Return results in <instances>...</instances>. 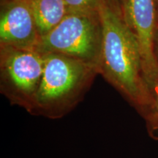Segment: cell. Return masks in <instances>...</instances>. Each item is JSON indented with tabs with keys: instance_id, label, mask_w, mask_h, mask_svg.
Instances as JSON below:
<instances>
[{
	"instance_id": "obj_1",
	"label": "cell",
	"mask_w": 158,
	"mask_h": 158,
	"mask_svg": "<svg viewBox=\"0 0 158 158\" xmlns=\"http://www.w3.org/2000/svg\"><path fill=\"white\" fill-rule=\"evenodd\" d=\"M99 13L102 41L98 73L135 108L149 135L158 140V102L144 76L137 41L111 0L102 1Z\"/></svg>"
},
{
	"instance_id": "obj_2",
	"label": "cell",
	"mask_w": 158,
	"mask_h": 158,
	"mask_svg": "<svg viewBox=\"0 0 158 158\" xmlns=\"http://www.w3.org/2000/svg\"><path fill=\"white\" fill-rule=\"evenodd\" d=\"M44 54L33 115L63 117L81 101L98 73L95 65L66 55Z\"/></svg>"
},
{
	"instance_id": "obj_3",
	"label": "cell",
	"mask_w": 158,
	"mask_h": 158,
	"mask_svg": "<svg viewBox=\"0 0 158 158\" xmlns=\"http://www.w3.org/2000/svg\"><path fill=\"white\" fill-rule=\"evenodd\" d=\"M102 41L100 13H70L50 32L40 37L36 51L66 55L98 68Z\"/></svg>"
},
{
	"instance_id": "obj_4",
	"label": "cell",
	"mask_w": 158,
	"mask_h": 158,
	"mask_svg": "<svg viewBox=\"0 0 158 158\" xmlns=\"http://www.w3.org/2000/svg\"><path fill=\"white\" fill-rule=\"evenodd\" d=\"M44 54L0 45V90L11 104L32 114L42 79Z\"/></svg>"
},
{
	"instance_id": "obj_5",
	"label": "cell",
	"mask_w": 158,
	"mask_h": 158,
	"mask_svg": "<svg viewBox=\"0 0 158 158\" xmlns=\"http://www.w3.org/2000/svg\"><path fill=\"white\" fill-rule=\"evenodd\" d=\"M119 10L124 22L137 41L144 76L154 92L158 86V59L155 54L158 19L155 2L121 0Z\"/></svg>"
},
{
	"instance_id": "obj_6",
	"label": "cell",
	"mask_w": 158,
	"mask_h": 158,
	"mask_svg": "<svg viewBox=\"0 0 158 158\" xmlns=\"http://www.w3.org/2000/svg\"><path fill=\"white\" fill-rule=\"evenodd\" d=\"M0 5V45L36 51L40 36L29 0H7Z\"/></svg>"
},
{
	"instance_id": "obj_7",
	"label": "cell",
	"mask_w": 158,
	"mask_h": 158,
	"mask_svg": "<svg viewBox=\"0 0 158 158\" xmlns=\"http://www.w3.org/2000/svg\"><path fill=\"white\" fill-rule=\"evenodd\" d=\"M37 31L43 37L70 13L64 0H29Z\"/></svg>"
},
{
	"instance_id": "obj_8",
	"label": "cell",
	"mask_w": 158,
	"mask_h": 158,
	"mask_svg": "<svg viewBox=\"0 0 158 158\" xmlns=\"http://www.w3.org/2000/svg\"><path fill=\"white\" fill-rule=\"evenodd\" d=\"M70 13L99 15L103 0H64Z\"/></svg>"
},
{
	"instance_id": "obj_9",
	"label": "cell",
	"mask_w": 158,
	"mask_h": 158,
	"mask_svg": "<svg viewBox=\"0 0 158 158\" xmlns=\"http://www.w3.org/2000/svg\"><path fill=\"white\" fill-rule=\"evenodd\" d=\"M155 54L158 59V29H157V35H156V39H155Z\"/></svg>"
},
{
	"instance_id": "obj_10",
	"label": "cell",
	"mask_w": 158,
	"mask_h": 158,
	"mask_svg": "<svg viewBox=\"0 0 158 158\" xmlns=\"http://www.w3.org/2000/svg\"><path fill=\"white\" fill-rule=\"evenodd\" d=\"M154 92H155V97H156V98H157V100L158 102V86H156V87L155 88V89H154Z\"/></svg>"
},
{
	"instance_id": "obj_11",
	"label": "cell",
	"mask_w": 158,
	"mask_h": 158,
	"mask_svg": "<svg viewBox=\"0 0 158 158\" xmlns=\"http://www.w3.org/2000/svg\"><path fill=\"white\" fill-rule=\"evenodd\" d=\"M155 4L156 7V10H157V19H158V0H154Z\"/></svg>"
},
{
	"instance_id": "obj_12",
	"label": "cell",
	"mask_w": 158,
	"mask_h": 158,
	"mask_svg": "<svg viewBox=\"0 0 158 158\" xmlns=\"http://www.w3.org/2000/svg\"><path fill=\"white\" fill-rule=\"evenodd\" d=\"M112 2H113L114 3V4H116V5L118 6V7H119V5H120V2H121V0H111Z\"/></svg>"
},
{
	"instance_id": "obj_13",
	"label": "cell",
	"mask_w": 158,
	"mask_h": 158,
	"mask_svg": "<svg viewBox=\"0 0 158 158\" xmlns=\"http://www.w3.org/2000/svg\"><path fill=\"white\" fill-rule=\"evenodd\" d=\"M5 1H7V0H0V2H5Z\"/></svg>"
}]
</instances>
